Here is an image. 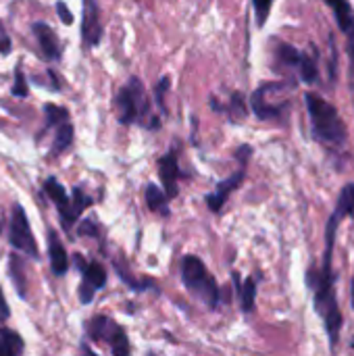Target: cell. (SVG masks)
Here are the masks:
<instances>
[{
	"mask_svg": "<svg viewBox=\"0 0 354 356\" xmlns=\"http://www.w3.org/2000/svg\"><path fill=\"white\" fill-rule=\"evenodd\" d=\"M353 309H354V282H353Z\"/></svg>",
	"mask_w": 354,
	"mask_h": 356,
	"instance_id": "cell-35",
	"label": "cell"
},
{
	"mask_svg": "<svg viewBox=\"0 0 354 356\" xmlns=\"http://www.w3.org/2000/svg\"><path fill=\"white\" fill-rule=\"evenodd\" d=\"M252 4H255V13H257V25L263 27L269 19L273 0H252Z\"/></svg>",
	"mask_w": 354,
	"mask_h": 356,
	"instance_id": "cell-26",
	"label": "cell"
},
{
	"mask_svg": "<svg viewBox=\"0 0 354 356\" xmlns=\"http://www.w3.org/2000/svg\"><path fill=\"white\" fill-rule=\"evenodd\" d=\"M44 190H46V194H48V198L58 207V213H61V217H63L65 225H67V227H69V225H73V221L77 219V213L73 211L71 198L67 196L65 188H63L56 179H46Z\"/></svg>",
	"mask_w": 354,
	"mask_h": 356,
	"instance_id": "cell-8",
	"label": "cell"
},
{
	"mask_svg": "<svg viewBox=\"0 0 354 356\" xmlns=\"http://www.w3.org/2000/svg\"><path fill=\"white\" fill-rule=\"evenodd\" d=\"M90 202H92V200H90V198H88V196H86L83 192H81V188H75V190H73V198H71V204H73V211H75L77 215H79V213H81V211H83V209H86V207H88Z\"/></svg>",
	"mask_w": 354,
	"mask_h": 356,
	"instance_id": "cell-27",
	"label": "cell"
},
{
	"mask_svg": "<svg viewBox=\"0 0 354 356\" xmlns=\"http://www.w3.org/2000/svg\"><path fill=\"white\" fill-rule=\"evenodd\" d=\"M240 298H242V311L252 313L255 311V300H257V284L255 280H246L244 286L240 288Z\"/></svg>",
	"mask_w": 354,
	"mask_h": 356,
	"instance_id": "cell-22",
	"label": "cell"
},
{
	"mask_svg": "<svg viewBox=\"0 0 354 356\" xmlns=\"http://www.w3.org/2000/svg\"><path fill=\"white\" fill-rule=\"evenodd\" d=\"M83 275H86V282L96 290V288H102L106 284V271L100 263H90L86 269H83Z\"/></svg>",
	"mask_w": 354,
	"mask_h": 356,
	"instance_id": "cell-21",
	"label": "cell"
},
{
	"mask_svg": "<svg viewBox=\"0 0 354 356\" xmlns=\"http://www.w3.org/2000/svg\"><path fill=\"white\" fill-rule=\"evenodd\" d=\"M48 252H50V267L56 275L67 273L69 269V257L65 246L61 244V240L56 238V234H50V242H48Z\"/></svg>",
	"mask_w": 354,
	"mask_h": 356,
	"instance_id": "cell-12",
	"label": "cell"
},
{
	"mask_svg": "<svg viewBox=\"0 0 354 356\" xmlns=\"http://www.w3.org/2000/svg\"><path fill=\"white\" fill-rule=\"evenodd\" d=\"M159 175L161 181L165 186V196L175 198L177 196V177H179V167H177V159L173 152L165 154L159 163Z\"/></svg>",
	"mask_w": 354,
	"mask_h": 356,
	"instance_id": "cell-10",
	"label": "cell"
},
{
	"mask_svg": "<svg viewBox=\"0 0 354 356\" xmlns=\"http://www.w3.org/2000/svg\"><path fill=\"white\" fill-rule=\"evenodd\" d=\"M111 350H113V356H129V342H127V336L125 332L117 325V330L113 332L111 340Z\"/></svg>",
	"mask_w": 354,
	"mask_h": 356,
	"instance_id": "cell-23",
	"label": "cell"
},
{
	"mask_svg": "<svg viewBox=\"0 0 354 356\" xmlns=\"http://www.w3.org/2000/svg\"><path fill=\"white\" fill-rule=\"evenodd\" d=\"M305 102H307V111H309V119H311L313 138L328 148H342L346 144L348 134H346V125L340 119L336 106L330 104L328 100H323L315 92H307Z\"/></svg>",
	"mask_w": 354,
	"mask_h": 356,
	"instance_id": "cell-2",
	"label": "cell"
},
{
	"mask_svg": "<svg viewBox=\"0 0 354 356\" xmlns=\"http://www.w3.org/2000/svg\"><path fill=\"white\" fill-rule=\"evenodd\" d=\"M230 115H232V121H242L246 117V104H244V96L242 94H234L232 96Z\"/></svg>",
	"mask_w": 354,
	"mask_h": 356,
	"instance_id": "cell-25",
	"label": "cell"
},
{
	"mask_svg": "<svg viewBox=\"0 0 354 356\" xmlns=\"http://www.w3.org/2000/svg\"><path fill=\"white\" fill-rule=\"evenodd\" d=\"M23 340L17 332L0 327V356H21Z\"/></svg>",
	"mask_w": 354,
	"mask_h": 356,
	"instance_id": "cell-13",
	"label": "cell"
},
{
	"mask_svg": "<svg viewBox=\"0 0 354 356\" xmlns=\"http://www.w3.org/2000/svg\"><path fill=\"white\" fill-rule=\"evenodd\" d=\"M242 179H244V169H240L236 175H232L230 179H225V181H221L219 186H217V192L215 194H211V196H207V202H209V209L213 211V213H219L221 209H223V204H225V200H227V196L242 184Z\"/></svg>",
	"mask_w": 354,
	"mask_h": 356,
	"instance_id": "cell-11",
	"label": "cell"
},
{
	"mask_svg": "<svg viewBox=\"0 0 354 356\" xmlns=\"http://www.w3.org/2000/svg\"><path fill=\"white\" fill-rule=\"evenodd\" d=\"M8 317V309H6V302H4V296L0 292V321H4Z\"/></svg>",
	"mask_w": 354,
	"mask_h": 356,
	"instance_id": "cell-33",
	"label": "cell"
},
{
	"mask_svg": "<svg viewBox=\"0 0 354 356\" xmlns=\"http://www.w3.org/2000/svg\"><path fill=\"white\" fill-rule=\"evenodd\" d=\"M300 56H303V52H298V48H294L292 44H280V48H277V63L284 67H292V69L296 67L298 69Z\"/></svg>",
	"mask_w": 354,
	"mask_h": 356,
	"instance_id": "cell-18",
	"label": "cell"
},
{
	"mask_svg": "<svg viewBox=\"0 0 354 356\" xmlns=\"http://www.w3.org/2000/svg\"><path fill=\"white\" fill-rule=\"evenodd\" d=\"M117 108H119V121L123 125H129V123L138 121L148 111V100H146L144 88H142L138 77H131L129 86L119 90Z\"/></svg>",
	"mask_w": 354,
	"mask_h": 356,
	"instance_id": "cell-4",
	"label": "cell"
},
{
	"mask_svg": "<svg viewBox=\"0 0 354 356\" xmlns=\"http://www.w3.org/2000/svg\"><path fill=\"white\" fill-rule=\"evenodd\" d=\"M44 113H46V119H48V125H61V123H67L69 121V113L67 108L63 106H56V104H46L44 106Z\"/></svg>",
	"mask_w": 354,
	"mask_h": 356,
	"instance_id": "cell-24",
	"label": "cell"
},
{
	"mask_svg": "<svg viewBox=\"0 0 354 356\" xmlns=\"http://www.w3.org/2000/svg\"><path fill=\"white\" fill-rule=\"evenodd\" d=\"M13 96H19V98H25V96H27V83H25V75H23V71H19V69H17V73H15Z\"/></svg>",
	"mask_w": 354,
	"mask_h": 356,
	"instance_id": "cell-28",
	"label": "cell"
},
{
	"mask_svg": "<svg viewBox=\"0 0 354 356\" xmlns=\"http://www.w3.org/2000/svg\"><path fill=\"white\" fill-rule=\"evenodd\" d=\"M71 142H73V125L69 121L67 123H61L58 129H56V136H54V148H52V152L58 154V152L67 150L71 146Z\"/></svg>",
	"mask_w": 354,
	"mask_h": 356,
	"instance_id": "cell-19",
	"label": "cell"
},
{
	"mask_svg": "<svg viewBox=\"0 0 354 356\" xmlns=\"http://www.w3.org/2000/svg\"><path fill=\"white\" fill-rule=\"evenodd\" d=\"M56 13H58L61 21H63L65 25H71V23H73V15H71V10L67 8V4H65L63 0L56 2Z\"/></svg>",
	"mask_w": 354,
	"mask_h": 356,
	"instance_id": "cell-30",
	"label": "cell"
},
{
	"mask_svg": "<svg viewBox=\"0 0 354 356\" xmlns=\"http://www.w3.org/2000/svg\"><path fill=\"white\" fill-rule=\"evenodd\" d=\"M81 356H96L92 353V348H88V346H81Z\"/></svg>",
	"mask_w": 354,
	"mask_h": 356,
	"instance_id": "cell-34",
	"label": "cell"
},
{
	"mask_svg": "<svg viewBox=\"0 0 354 356\" xmlns=\"http://www.w3.org/2000/svg\"><path fill=\"white\" fill-rule=\"evenodd\" d=\"M81 38L88 46H98L102 40L100 25V8L96 0H83V21H81Z\"/></svg>",
	"mask_w": 354,
	"mask_h": 356,
	"instance_id": "cell-7",
	"label": "cell"
},
{
	"mask_svg": "<svg viewBox=\"0 0 354 356\" xmlns=\"http://www.w3.org/2000/svg\"><path fill=\"white\" fill-rule=\"evenodd\" d=\"M298 71H300V79L305 83H317V79H319V67H317V52L315 50H313V54L311 52H303Z\"/></svg>",
	"mask_w": 354,
	"mask_h": 356,
	"instance_id": "cell-14",
	"label": "cell"
},
{
	"mask_svg": "<svg viewBox=\"0 0 354 356\" xmlns=\"http://www.w3.org/2000/svg\"><path fill=\"white\" fill-rule=\"evenodd\" d=\"M33 33H35V40H38V44H40L42 54H44L48 60H58V58H61V44H58V38H56V33L52 31V27L40 21V23L33 25Z\"/></svg>",
	"mask_w": 354,
	"mask_h": 356,
	"instance_id": "cell-9",
	"label": "cell"
},
{
	"mask_svg": "<svg viewBox=\"0 0 354 356\" xmlns=\"http://www.w3.org/2000/svg\"><path fill=\"white\" fill-rule=\"evenodd\" d=\"M336 15V21L340 25V29L346 33L348 38V58H351V67H354V10L348 0H323Z\"/></svg>",
	"mask_w": 354,
	"mask_h": 356,
	"instance_id": "cell-6",
	"label": "cell"
},
{
	"mask_svg": "<svg viewBox=\"0 0 354 356\" xmlns=\"http://www.w3.org/2000/svg\"><path fill=\"white\" fill-rule=\"evenodd\" d=\"M8 271H10V280L17 288V292L25 298V290H27V282H25V271H23V265L19 263V257L13 254L10 261H8Z\"/></svg>",
	"mask_w": 354,
	"mask_h": 356,
	"instance_id": "cell-17",
	"label": "cell"
},
{
	"mask_svg": "<svg viewBox=\"0 0 354 356\" xmlns=\"http://www.w3.org/2000/svg\"><path fill=\"white\" fill-rule=\"evenodd\" d=\"M117 330V325L108 319V317H94L92 323L88 325V332L94 340H100V342H108L113 332Z\"/></svg>",
	"mask_w": 354,
	"mask_h": 356,
	"instance_id": "cell-15",
	"label": "cell"
},
{
	"mask_svg": "<svg viewBox=\"0 0 354 356\" xmlns=\"http://www.w3.org/2000/svg\"><path fill=\"white\" fill-rule=\"evenodd\" d=\"M342 219L344 217H354V184H346L338 196V204H336V211Z\"/></svg>",
	"mask_w": 354,
	"mask_h": 356,
	"instance_id": "cell-16",
	"label": "cell"
},
{
	"mask_svg": "<svg viewBox=\"0 0 354 356\" xmlns=\"http://www.w3.org/2000/svg\"><path fill=\"white\" fill-rule=\"evenodd\" d=\"M338 225H340V219L336 215H332L328 219V227H325L323 267H321V271H317L315 267H311L307 271V286L313 290V305H315L317 315L323 321V327H325L332 348L338 346L340 330H342V311H340L338 298H336V275H334V265H332Z\"/></svg>",
	"mask_w": 354,
	"mask_h": 356,
	"instance_id": "cell-1",
	"label": "cell"
},
{
	"mask_svg": "<svg viewBox=\"0 0 354 356\" xmlns=\"http://www.w3.org/2000/svg\"><path fill=\"white\" fill-rule=\"evenodd\" d=\"M182 277H184V284L188 286V290L198 300H202L209 309L217 307V302H219V288H217L215 280L207 273V267H204V263L198 257H194V254L184 257Z\"/></svg>",
	"mask_w": 354,
	"mask_h": 356,
	"instance_id": "cell-3",
	"label": "cell"
},
{
	"mask_svg": "<svg viewBox=\"0 0 354 356\" xmlns=\"http://www.w3.org/2000/svg\"><path fill=\"white\" fill-rule=\"evenodd\" d=\"M165 200H167V196L156 188V186H148L146 188V204H148V209L150 211H156V213H163V215H169V211L165 209Z\"/></svg>",
	"mask_w": 354,
	"mask_h": 356,
	"instance_id": "cell-20",
	"label": "cell"
},
{
	"mask_svg": "<svg viewBox=\"0 0 354 356\" xmlns=\"http://www.w3.org/2000/svg\"><path fill=\"white\" fill-rule=\"evenodd\" d=\"M92 298H94V288L83 280V284L79 286V300L83 305H88V302H92Z\"/></svg>",
	"mask_w": 354,
	"mask_h": 356,
	"instance_id": "cell-31",
	"label": "cell"
},
{
	"mask_svg": "<svg viewBox=\"0 0 354 356\" xmlns=\"http://www.w3.org/2000/svg\"><path fill=\"white\" fill-rule=\"evenodd\" d=\"M10 244L19 252L27 254L31 259L38 257V246H35V240H33L29 221L25 217V211L19 204L13 209V217H10Z\"/></svg>",
	"mask_w": 354,
	"mask_h": 356,
	"instance_id": "cell-5",
	"label": "cell"
},
{
	"mask_svg": "<svg viewBox=\"0 0 354 356\" xmlns=\"http://www.w3.org/2000/svg\"><path fill=\"white\" fill-rule=\"evenodd\" d=\"M169 86H171V79L169 77H163L159 81V86L154 88V98H156V104L161 106V111H165V92L169 90Z\"/></svg>",
	"mask_w": 354,
	"mask_h": 356,
	"instance_id": "cell-29",
	"label": "cell"
},
{
	"mask_svg": "<svg viewBox=\"0 0 354 356\" xmlns=\"http://www.w3.org/2000/svg\"><path fill=\"white\" fill-rule=\"evenodd\" d=\"M0 52H2V54H8V52H10V40H8V35L4 33V29H0Z\"/></svg>",
	"mask_w": 354,
	"mask_h": 356,
	"instance_id": "cell-32",
	"label": "cell"
}]
</instances>
